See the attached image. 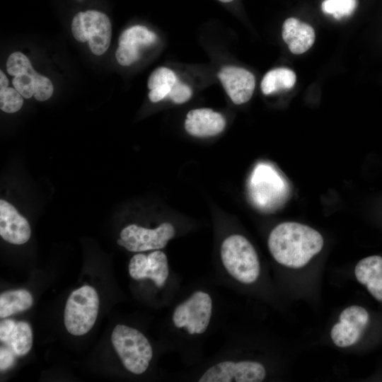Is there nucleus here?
<instances>
[{"mask_svg":"<svg viewBox=\"0 0 382 382\" xmlns=\"http://www.w3.org/2000/svg\"><path fill=\"white\" fill-rule=\"evenodd\" d=\"M357 0H325L322 3V10L325 13L332 14L340 19L349 16L355 10Z\"/></svg>","mask_w":382,"mask_h":382,"instance_id":"nucleus-22","label":"nucleus"},{"mask_svg":"<svg viewBox=\"0 0 382 382\" xmlns=\"http://www.w3.org/2000/svg\"><path fill=\"white\" fill-rule=\"evenodd\" d=\"M33 303L31 294L25 289L9 290L0 295V317L5 318L29 309Z\"/></svg>","mask_w":382,"mask_h":382,"instance_id":"nucleus-19","label":"nucleus"},{"mask_svg":"<svg viewBox=\"0 0 382 382\" xmlns=\"http://www.w3.org/2000/svg\"><path fill=\"white\" fill-rule=\"evenodd\" d=\"M0 235L4 241L16 245L26 243L31 235L27 219L4 199L0 200Z\"/></svg>","mask_w":382,"mask_h":382,"instance_id":"nucleus-14","label":"nucleus"},{"mask_svg":"<svg viewBox=\"0 0 382 382\" xmlns=\"http://www.w3.org/2000/svg\"><path fill=\"white\" fill-rule=\"evenodd\" d=\"M296 80L295 73L287 68H277L269 71L261 81V90L265 95L291 88Z\"/></svg>","mask_w":382,"mask_h":382,"instance_id":"nucleus-20","label":"nucleus"},{"mask_svg":"<svg viewBox=\"0 0 382 382\" xmlns=\"http://www.w3.org/2000/svg\"><path fill=\"white\" fill-rule=\"evenodd\" d=\"M323 238L314 228L298 222L276 226L268 237V248L280 265L298 269L305 266L323 248Z\"/></svg>","mask_w":382,"mask_h":382,"instance_id":"nucleus-1","label":"nucleus"},{"mask_svg":"<svg viewBox=\"0 0 382 382\" xmlns=\"http://www.w3.org/2000/svg\"><path fill=\"white\" fill-rule=\"evenodd\" d=\"M220 259L228 274L240 283L253 284L260 276L257 253L251 243L242 235L232 234L223 241Z\"/></svg>","mask_w":382,"mask_h":382,"instance_id":"nucleus-2","label":"nucleus"},{"mask_svg":"<svg viewBox=\"0 0 382 382\" xmlns=\"http://www.w3.org/2000/svg\"><path fill=\"white\" fill-rule=\"evenodd\" d=\"M219 1L221 2H223V3H228V2H231L233 0H219Z\"/></svg>","mask_w":382,"mask_h":382,"instance_id":"nucleus-28","label":"nucleus"},{"mask_svg":"<svg viewBox=\"0 0 382 382\" xmlns=\"http://www.w3.org/2000/svg\"><path fill=\"white\" fill-rule=\"evenodd\" d=\"M226 127V120L219 112L209 108L190 110L185 121V129L195 137H210L219 134Z\"/></svg>","mask_w":382,"mask_h":382,"instance_id":"nucleus-15","label":"nucleus"},{"mask_svg":"<svg viewBox=\"0 0 382 382\" xmlns=\"http://www.w3.org/2000/svg\"><path fill=\"white\" fill-rule=\"evenodd\" d=\"M212 314L211 295L204 290H197L175 306L171 319L175 328L190 335H198L207 330Z\"/></svg>","mask_w":382,"mask_h":382,"instance_id":"nucleus-4","label":"nucleus"},{"mask_svg":"<svg viewBox=\"0 0 382 382\" xmlns=\"http://www.w3.org/2000/svg\"><path fill=\"white\" fill-rule=\"evenodd\" d=\"M5 345L16 356L21 357L28 354L33 345V332L29 323L25 321L17 322Z\"/></svg>","mask_w":382,"mask_h":382,"instance_id":"nucleus-21","label":"nucleus"},{"mask_svg":"<svg viewBox=\"0 0 382 382\" xmlns=\"http://www.w3.org/2000/svg\"><path fill=\"white\" fill-rule=\"evenodd\" d=\"M178 81L177 76L171 69L163 66L156 69L148 79L149 100L157 103L168 97Z\"/></svg>","mask_w":382,"mask_h":382,"instance_id":"nucleus-18","label":"nucleus"},{"mask_svg":"<svg viewBox=\"0 0 382 382\" xmlns=\"http://www.w3.org/2000/svg\"><path fill=\"white\" fill-rule=\"evenodd\" d=\"M15 353L9 347H1L0 369L1 371L11 368L15 362Z\"/></svg>","mask_w":382,"mask_h":382,"instance_id":"nucleus-25","label":"nucleus"},{"mask_svg":"<svg viewBox=\"0 0 382 382\" xmlns=\"http://www.w3.org/2000/svg\"><path fill=\"white\" fill-rule=\"evenodd\" d=\"M8 86V80L3 71H0V88Z\"/></svg>","mask_w":382,"mask_h":382,"instance_id":"nucleus-27","label":"nucleus"},{"mask_svg":"<svg viewBox=\"0 0 382 382\" xmlns=\"http://www.w3.org/2000/svg\"><path fill=\"white\" fill-rule=\"evenodd\" d=\"M23 97L15 88H0V108L5 112L13 113L18 111L23 104Z\"/></svg>","mask_w":382,"mask_h":382,"instance_id":"nucleus-23","label":"nucleus"},{"mask_svg":"<svg viewBox=\"0 0 382 382\" xmlns=\"http://www.w3.org/2000/svg\"><path fill=\"white\" fill-rule=\"evenodd\" d=\"M265 377V367L259 361L226 359L209 366L199 376L197 381L260 382Z\"/></svg>","mask_w":382,"mask_h":382,"instance_id":"nucleus-8","label":"nucleus"},{"mask_svg":"<svg viewBox=\"0 0 382 382\" xmlns=\"http://www.w3.org/2000/svg\"><path fill=\"white\" fill-rule=\"evenodd\" d=\"M218 77L234 104L241 105L251 98L255 79L248 70L238 66H226L221 69Z\"/></svg>","mask_w":382,"mask_h":382,"instance_id":"nucleus-13","label":"nucleus"},{"mask_svg":"<svg viewBox=\"0 0 382 382\" xmlns=\"http://www.w3.org/2000/svg\"><path fill=\"white\" fill-rule=\"evenodd\" d=\"M16 321L13 319H4L0 323V340L4 344H6L11 334Z\"/></svg>","mask_w":382,"mask_h":382,"instance_id":"nucleus-26","label":"nucleus"},{"mask_svg":"<svg viewBox=\"0 0 382 382\" xmlns=\"http://www.w3.org/2000/svg\"><path fill=\"white\" fill-rule=\"evenodd\" d=\"M6 70L14 76L12 83L23 98L34 96L37 100L45 101L52 96L54 87L51 81L39 74L23 53L16 52L9 55Z\"/></svg>","mask_w":382,"mask_h":382,"instance_id":"nucleus-6","label":"nucleus"},{"mask_svg":"<svg viewBox=\"0 0 382 382\" xmlns=\"http://www.w3.org/2000/svg\"><path fill=\"white\" fill-rule=\"evenodd\" d=\"M282 38L291 52L302 54L312 47L315 41V32L308 24L295 18H287L282 25Z\"/></svg>","mask_w":382,"mask_h":382,"instance_id":"nucleus-16","label":"nucleus"},{"mask_svg":"<svg viewBox=\"0 0 382 382\" xmlns=\"http://www.w3.org/2000/svg\"><path fill=\"white\" fill-rule=\"evenodd\" d=\"M71 33L79 42L88 41L96 55L104 54L111 39V23L106 14L96 10L79 12L73 18Z\"/></svg>","mask_w":382,"mask_h":382,"instance_id":"nucleus-7","label":"nucleus"},{"mask_svg":"<svg viewBox=\"0 0 382 382\" xmlns=\"http://www.w3.org/2000/svg\"><path fill=\"white\" fill-rule=\"evenodd\" d=\"M128 270L134 280L151 279L159 288L166 284L169 277L167 256L159 250L147 255L135 254L129 261Z\"/></svg>","mask_w":382,"mask_h":382,"instance_id":"nucleus-11","label":"nucleus"},{"mask_svg":"<svg viewBox=\"0 0 382 382\" xmlns=\"http://www.w3.org/2000/svg\"><path fill=\"white\" fill-rule=\"evenodd\" d=\"M157 40L156 35L143 25H134L125 30L119 37L115 52L117 62L124 66L136 62L140 57L139 50Z\"/></svg>","mask_w":382,"mask_h":382,"instance_id":"nucleus-12","label":"nucleus"},{"mask_svg":"<svg viewBox=\"0 0 382 382\" xmlns=\"http://www.w3.org/2000/svg\"><path fill=\"white\" fill-rule=\"evenodd\" d=\"M369 315L359 306H350L342 311L340 322L335 324L330 335L339 347H347L357 342L367 327Z\"/></svg>","mask_w":382,"mask_h":382,"instance_id":"nucleus-10","label":"nucleus"},{"mask_svg":"<svg viewBox=\"0 0 382 382\" xmlns=\"http://www.w3.org/2000/svg\"><path fill=\"white\" fill-rule=\"evenodd\" d=\"M191 96L192 90L190 87L179 80L175 83L168 95V98L177 104L187 102L190 99Z\"/></svg>","mask_w":382,"mask_h":382,"instance_id":"nucleus-24","label":"nucleus"},{"mask_svg":"<svg viewBox=\"0 0 382 382\" xmlns=\"http://www.w3.org/2000/svg\"><path fill=\"white\" fill-rule=\"evenodd\" d=\"M354 274L357 281L365 285L376 300L382 301V257L371 255L361 260Z\"/></svg>","mask_w":382,"mask_h":382,"instance_id":"nucleus-17","label":"nucleus"},{"mask_svg":"<svg viewBox=\"0 0 382 382\" xmlns=\"http://www.w3.org/2000/svg\"><path fill=\"white\" fill-rule=\"evenodd\" d=\"M113 347L124 367L134 374L144 373L153 357L149 340L136 328L118 324L111 335Z\"/></svg>","mask_w":382,"mask_h":382,"instance_id":"nucleus-3","label":"nucleus"},{"mask_svg":"<svg viewBox=\"0 0 382 382\" xmlns=\"http://www.w3.org/2000/svg\"><path fill=\"white\" fill-rule=\"evenodd\" d=\"M175 234L174 226L168 222L155 228L131 224L121 231L117 243L129 251L141 253L165 248Z\"/></svg>","mask_w":382,"mask_h":382,"instance_id":"nucleus-9","label":"nucleus"},{"mask_svg":"<svg viewBox=\"0 0 382 382\" xmlns=\"http://www.w3.org/2000/svg\"><path fill=\"white\" fill-rule=\"evenodd\" d=\"M99 298L96 289L83 286L69 295L64 309V325L67 331L75 336L87 333L96 320Z\"/></svg>","mask_w":382,"mask_h":382,"instance_id":"nucleus-5","label":"nucleus"}]
</instances>
